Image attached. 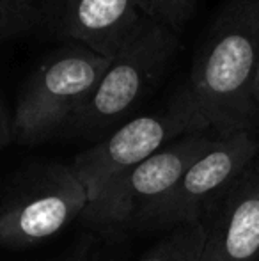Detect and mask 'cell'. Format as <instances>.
I'll list each match as a JSON object with an SVG mask.
<instances>
[{
    "mask_svg": "<svg viewBox=\"0 0 259 261\" xmlns=\"http://www.w3.org/2000/svg\"><path fill=\"white\" fill-rule=\"evenodd\" d=\"M218 134L197 132L176 139L148 160L123 172L85 208L91 224L105 233L140 229L144 219L180 183Z\"/></svg>",
    "mask_w": 259,
    "mask_h": 261,
    "instance_id": "cell-6",
    "label": "cell"
},
{
    "mask_svg": "<svg viewBox=\"0 0 259 261\" xmlns=\"http://www.w3.org/2000/svg\"><path fill=\"white\" fill-rule=\"evenodd\" d=\"M0 38H2V18H0Z\"/></svg>",
    "mask_w": 259,
    "mask_h": 261,
    "instance_id": "cell-18",
    "label": "cell"
},
{
    "mask_svg": "<svg viewBox=\"0 0 259 261\" xmlns=\"http://www.w3.org/2000/svg\"><path fill=\"white\" fill-rule=\"evenodd\" d=\"M105 261H121V259H118V258H107Z\"/></svg>",
    "mask_w": 259,
    "mask_h": 261,
    "instance_id": "cell-17",
    "label": "cell"
},
{
    "mask_svg": "<svg viewBox=\"0 0 259 261\" xmlns=\"http://www.w3.org/2000/svg\"><path fill=\"white\" fill-rule=\"evenodd\" d=\"M107 259V256H103L101 252H94L93 251V254H91V259L89 261H105Z\"/></svg>",
    "mask_w": 259,
    "mask_h": 261,
    "instance_id": "cell-16",
    "label": "cell"
},
{
    "mask_svg": "<svg viewBox=\"0 0 259 261\" xmlns=\"http://www.w3.org/2000/svg\"><path fill=\"white\" fill-rule=\"evenodd\" d=\"M57 0H0L2 38H16L52 21Z\"/></svg>",
    "mask_w": 259,
    "mask_h": 261,
    "instance_id": "cell-11",
    "label": "cell"
},
{
    "mask_svg": "<svg viewBox=\"0 0 259 261\" xmlns=\"http://www.w3.org/2000/svg\"><path fill=\"white\" fill-rule=\"evenodd\" d=\"M203 224L200 261H259V156Z\"/></svg>",
    "mask_w": 259,
    "mask_h": 261,
    "instance_id": "cell-9",
    "label": "cell"
},
{
    "mask_svg": "<svg viewBox=\"0 0 259 261\" xmlns=\"http://www.w3.org/2000/svg\"><path fill=\"white\" fill-rule=\"evenodd\" d=\"M197 132H211L185 87L169 107L123 123L108 137L85 149L71 167L82 181L91 204L116 178L148 160L176 139Z\"/></svg>",
    "mask_w": 259,
    "mask_h": 261,
    "instance_id": "cell-5",
    "label": "cell"
},
{
    "mask_svg": "<svg viewBox=\"0 0 259 261\" xmlns=\"http://www.w3.org/2000/svg\"><path fill=\"white\" fill-rule=\"evenodd\" d=\"M87 192L71 165L38 164L16 176L0 199V247L25 249L83 217Z\"/></svg>",
    "mask_w": 259,
    "mask_h": 261,
    "instance_id": "cell-3",
    "label": "cell"
},
{
    "mask_svg": "<svg viewBox=\"0 0 259 261\" xmlns=\"http://www.w3.org/2000/svg\"><path fill=\"white\" fill-rule=\"evenodd\" d=\"M178 45L172 29L153 21L112 59L98 86L80 105L64 132L94 139L118 126L162 80Z\"/></svg>",
    "mask_w": 259,
    "mask_h": 261,
    "instance_id": "cell-2",
    "label": "cell"
},
{
    "mask_svg": "<svg viewBox=\"0 0 259 261\" xmlns=\"http://www.w3.org/2000/svg\"><path fill=\"white\" fill-rule=\"evenodd\" d=\"M197 0H140L144 14L151 21L180 31L194 13Z\"/></svg>",
    "mask_w": 259,
    "mask_h": 261,
    "instance_id": "cell-12",
    "label": "cell"
},
{
    "mask_svg": "<svg viewBox=\"0 0 259 261\" xmlns=\"http://www.w3.org/2000/svg\"><path fill=\"white\" fill-rule=\"evenodd\" d=\"M91 254H93V240L91 237H85L80 244H76V247L69 252L64 261H89Z\"/></svg>",
    "mask_w": 259,
    "mask_h": 261,
    "instance_id": "cell-14",
    "label": "cell"
},
{
    "mask_svg": "<svg viewBox=\"0 0 259 261\" xmlns=\"http://www.w3.org/2000/svg\"><path fill=\"white\" fill-rule=\"evenodd\" d=\"M259 156V128L220 134L188 167L170 194L142 222L140 229H170L203 224Z\"/></svg>",
    "mask_w": 259,
    "mask_h": 261,
    "instance_id": "cell-7",
    "label": "cell"
},
{
    "mask_svg": "<svg viewBox=\"0 0 259 261\" xmlns=\"http://www.w3.org/2000/svg\"><path fill=\"white\" fill-rule=\"evenodd\" d=\"M13 139V119L7 112L4 100L0 98V149L6 148Z\"/></svg>",
    "mask_w": 259,
    "mask_h": 261,
    "instance_id": "cell-13",
    "label": "cell"
},
{
    "mask_svg": "<svg viewBox=\"0 0 259 261\" xmlns=\"http://www.w3.org/2000/svg\"><path fill=\"white\" fill-rule=\"evenodd\" d=\"M206 244L204 224H183L167 229L140 261H200Z\"/></svg>",
    "mask_w": 259,
    "mask_h": 261,
    "instance_id": "cell-10",
    "label": "cell"
},
{
    "mask_svg": "<svg viewBox=\"0 0 259 261\" xmlns=\"http://www.w3.org/2000/svg\"><path fill=\"white\" fill-rule=\"evenodd\" d=\"M252 94H254V101H256V107L259 109V62H257V69H256V79H254Z\"/></svg>",
    "mask_w": 259,
    "mask_h": 261,
    "instance_id": "cell-15",
    "label": "cell"
},
{
    "mask_svg": "<svg viewBox=\"0 0 259 261\" xmlns=\"http://www.w3.org/2000/svg\"><path fill=\"white\" fill-rule=\"evenodd\" d=\"M50 23L91 52L114 59L153 21L140 0H57Z\"/></svg>",
    "mask_w": 259,
    "mask_h": 261,
    "instance_id": "cell-8",
    "label": "cell"
},
{
    "mask_svg": "<svg viewBox=\"0 0 259 261\" xmlns=\"http://www.w3.org/2000/svg\"><path fill=\"white\" fill-rule=\"evenodd\" d=\"M259 62V0H227L197 50L187 89L215 134L259 128L252 94Z\"/></svg>",
    "mask_w": 259,
    "mask_h": 261,
    "instance_id": "cell-1",
    "label": "cell"
},
{
    "mask_svg": "<svg viewBox=\"0 0 259 261\" xmlns=\"http://www.w3.org/2000/svg\"><path fill=\"white\" fill-rule=\"evenodd\" d=\"M110 62L89 48H66L50 55L21 91L13 116V137L21 144H38L64 132Z\"/></svg>",
    "mask_w": 259,
    "mask_h": 261,
    "instance_id": "cell-4",
    "label": "cell"
}]
</instances>
